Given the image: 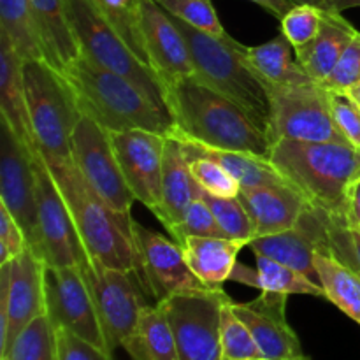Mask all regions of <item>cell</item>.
<instances>
[{
	"instance_id": "5b68a950",
	"label": "cell",
	"mask_w": 360,
	"mask_h": 360,
	"mask_svg": "<svg viewBox=\"0 0 360 360\" xmlns=\"http://www.w3.org/2000/svg\"><path fill=\"white\" fill-rule=\"evenodd\" d=\"M172 20L188 44L197 79L245 109L253 122L267 134L271 94L266 81L246 58V46L229 34L213 35L197 30L174 16Z\"/></svg>"
},
{
	"instance_id": "ffe728a7",
	"label": "cell",
	"mask_w": 360,
	"mask_h": 360,
	"mask_svg": "<svg viewBox=\"0 0 360 360\" xmlns=\"http://www.w3.org/2000/svg\"><path fill=\"white\" fill-rule=\"evenodd\" d=\"M287 297L276 292H260L253 301H232V308L252 330L264 359L309 360L287 320Z\"/></svg>"
},
{
	"instance_id": "7c38bea8",
	"label": "cell",
	"mask_w": 360,
	"mask_h": 360,
	"mask_svg": "<svg viewBox=\"0 0 360 360\" xmlns=\"http://www.w3.org/2000/svg\"><path fill=\"white\" fill-rule=\"evenodd\" d=\"M70 160L84 181L116 211L129 213L136 197L130 192L116 158L111 134L83 115L70 139Z\"/></svg>"
},
{
	"instance_id": "8fae6325",
	"label": "cell",
	"mask_w": 360,
	"mask_h": 360,
	"mask_svg": "<svg viewBox=\"0 0 360 360\" xmlns=\"http://www.w3.org/2000/svg\"><path fill=\"white\" fill-rule=\"evenodd\" d=\"M44 267L28 245L0 266V357L9 352L25 327L46 315Z\"/></svg>"
},
{
	"instance_id": "e575fe53",
	"label": "cell",
	"mask_w": 360,
	"mask_h": 360,
	"mask_svg": "<svg viewBox=\"0 0 360 360\" xmlns=\"http://www.w3.org/2000/svg\"><path fill=\"white\" fill-rule=\"evenodd\" d=\"M220 343L224 360H260L264 359L252 330L236 315L232 299L221 308Z\"/></svg>"
},
{
	"instance_id": "d6986e66",
	"label": "cell",
	"mask_w": 360,
	"mask_h": 360,
	"mask_svg": "<svg viewBox=\"0 0 360 360\" xmlns=\"http://www.w3.org/2000/svg\"><path fill=\"white\" fill-rule=\"evenodd\" d=\"M141 28L148 62L162 88L195 76L190 48L171 14L155 0H141Z\"/></svg>"
},
{
	"instance_id": "277c9868",
	"label": "cell",
	"mask_w": 360,
	"mask_h": 360,
	"mask_svg": "<svg viewBox=\"0 0 360 360\" xmlns=\"http://www.w3.org/2000/svg\"><path fill=\"white\" fill-rule=\"evenodd\" d=\"M271 164L309 204L347 217L348 192L360 176V150L348 143L276 141Z\"/></svg>"
},
{
	"instance_id": "ab89813d",
	"label": "cell",
	"mask_w": 360,
	"mask_h": 360,
	"mask_svg": "<svg viewBox=\"0 0 360 360\" xmlns=\"http://www.w3.org/2000/svg\"><path fill=\"white\" fill-rule=\"evenodd\" d=\"M167 232L176 243H181L186 238H225L213 211L199 195L190 204L181 221Z\"/></svg>"
},
{
	"instance_id": "e0dca14e",
	"label": "cell",
	"mask_w": 360,
	"mask_h": 360,
	"mask_svg": "<svg viewBox=\"0 0 360 360\" xmlns=\"http://www.w3.org/2000/svg\"><path fill=\"white\" fill-rule=\"evenodd\" d=\"M109 134L130 192L155 213L162 202V165L167 136L150 130Z\"/></svg>"
},
{
	"instance_id": "bcb514c9",
	"label": "cell",
	"mask_w": 360,
	"mask_h": 360,
	"mask_svg": "<svg viewBox=\"0 0 360 360\" xmlns=\"http://www.w3.org/2000/svg\"><path fill=\"white\" fill-rule=\"evenodd\" d=\"M347 218L348 224L354 225V227H360V176L355 179L350 192H348Z\"/></svg>"
},
{
	"instance_id": "ee69618b",
	"label": "cell",
	"mask_w": 360,
	"mask_h": 360,
	"mask_svg": "<svg viewBox=\"0 0 360 360\" xmlns=\"http://www.w3.org/2000/svg\"><path fill=\"white\" fill-rule=\"evenodd\" d=\"M58 360H115V354L105 352L65 329H55Z\"/></svg>"
},
{
	"instance_id": "f1b7e54d",
	"label": "cell",
	"mask_w": 360,
	"mask_h": 360,
	"mask_svg": "<svg viewBox=\"0 0 360 360\" xmlns=\"http://www.w3.org/2000/svg\"><path fill=\"white\" fill-rule=\"evenodd\" d=\"M246 58L252 63L259 76L269 86H288V84H302L313 81L308 76L297 56L294 58L295 49L283 34L260 46H246Z\"/></svg>"
},
{
	"instance_id": "d590c367",
	"label": "cell",
	"mask_w": 360,
	"mask_h": 360,
	"mask_svg": "<svg viewBox=\"0 0 360 360\" xmlns=\"http://www.w3.org/2000/svg\"><path fill=\"white\" fill-rule=\"evenodd\" d=\"M197 195L210 206L217 218L218 225L224 231L225 238L231 239H243V241L252 243L253 236V224L250 218L248 211L245 210L241 200L238 197H218L204 192L199 188Z\"/></svg>"
},
{
	"instance_id": "f35d334b",
	"label": "cell",
	"mask_w": 360,
	"mask_h": 360,
	"mask_svg": "<svg viewBox=\"0 0 360 360\" xmlns=\"http://www.w3.org/2000/svg\"><path fill=\"white\" fill-rule=\"evenodd\" d=\"M186 157V155H185ZM193 179L200 190L218 197H238L241 185L220 164L206 157H186Z\"/></svg>"
},
{
	"instance_id": "11a10c76",
	"label": "cell",
	"mask_w": 360,
	"mask_h": 360,
	"mask_svg": "<svg viewBox=\"0 0 360 360\" xmlns=\"http://www.w3.org/2000/svg\"><path fill=\"white\" fill-rule=\"evenodd\" d=\"M359 229H360V227H359Z\"/></svg>"
},
{
	"instance_id": "ba28073f",
	"label": "cell",
	"mask_w": 360,
	"mask_h": 360,
	"mask_svg": "<svg viewBox=\"0 0 360 360\" xmlns=\"http://www.w3.org/2000/svg\"><path fill=\"white\" fill-rule=\"evenodd\" d=\"M271 120L267 137L276 141L347 143L330 115L329 90L309 81L288 86H269Z\"/></svg>"
},
{
	"instance_id": "4316f807",
	"label": "cell",
	"mask_w": 360,
	"mask_h": 360,
	"mask_svg": "<svg viewBox=\"0 0 360 360\" xmlns=\"http://www.w3.org/2000/svg\"><path fill=\"white\" fill-rule=\"evenodd\" d=\"M181 141L183 151L186 157H206L220 164L225 171L231 172L241 188H253V186L266 185H281L288 183L280 172L274 169L269 158H260L252 153H243L234 150H221V148L207 146V144L197 143V141L186 139V137L169 134ZM290 185V183H288Z\"/></svg>"
},
{
	"instance_id": "2e32d148",
	"label": "cell",
	"mask_w": 360,
	"mask_h": 360,
	"mask_svg": "<svg viewBox=\"0 0 360 360\" xmlns=\"http://www.w3.org/2000/svg\"><path fill=\"white\" fill-rule=\"evenodd\" d=\"M134 241L137 250L136 276L143 288L155 299V304L171 295L207 288L192 273L183 250L174 239L150 231L134 220Z\"/></svg>"
},
{
	"instance_id": "3957f363",
	"label": "cell",
	"mask_w": 360,
	"mask_h": 360,
	"mask_svg": "<svg viewBox=\"0 0 360 360\" xmlns=\"http://www.w3.org/2000/svg\"><path fill=\"white\" fill-rule=\"evenodd\" d=\"M69 206L81 243L91 260L136 273L137 250L132 231V211L109 206L81 176L72 160L44 158Z\"/></svg>"
},
{
	"instance_id": "484cf974",
	"label": "cell",
	"mask_w": 360,
	"mask_h": 360,
	"mask_svg": "<svg viewBox=\"0 0 360 360\" xmlns=\"http://www.w3.org/2000/svg\"><path fill=\"white\" fill-rule=\"evenodd\" d=\"M30 6L44 60L63 72L81 55L69 23L65 0H30Z\"/></svg>"
},
{
	"instance_id": "d6a6232c",
	"label": "cell",
	"mask_w": 360,
	"mask_h": 360,
	"mask_svg": "<svg viewBox=\"0 0 360 360\" xmlns=\"http://www.w3.org/2000/svg\"><path fill=\"white\" fill-rule=\"evenodd\" d=\"M97 7L102 11L109 23L115 27L120 37L127 42L134 55L146 63L148 62L146 49L143 42V28H141V0H97Z\"/></svg>"
},
{
	"instance_id": "db71d44e",
	"label": "cell",
	"mask_w": 360,
	"mask_h": 360,
	"mask_svg": "<svg viewBox=\"0 0 360 360\" xmlns=\"http://www.w3.org/2000/svg\"><path fill=\"white\" fill-rule=\"evenodd\" d=\"M94 2H97V0H94Z\"/></svg>"
},
{
	"instance_id": "60d3db41",
	"label": "cell",
	"mask_w": 360,
	"mask_h": 360,
	"mask_svg": "<svg viewBox=\"0 0 360 360\" xmlns=\"http://www.w3.org/2000/svg\"><path fill=\"white\" fill-rule=\"evenodd\" d=\"M329 239L330 255L347 264L360 276V229L348 224L347 217L329 214Z\"/></svg>"
},
{
	"instance_id": "52a82bcc",
	"label": "cell",
	"mask_w": 360,
	"mask_h": 360,
	"mask_svg": "<svg viewBox=\"0 0 360 360\" xmlns=\"http://www.w3.org/2000/svg\"><path fill=\"white\" fill-rule=\"evenodd\" d=\"M69 23L81 55L132 81L158 105L167 109L164 88L153 69L141 62L120 37L94 0H65Z\"/></svg>"
},
{
	"instance_id": "1f68e13d",
	"label": "cell",
	"mask_w": 360,
	"mask_h": 360,
	"mask_svg": "<svg viewBox=\"0 0 360 360\" xmlns=\"http://www.w3.org/2000/svg\"><path fill=\"white\" fill-rule=\"evenodd\" d=\"M0 34L9 39L23 60H44L30 0H0Z\"/></svg>"
},
{
	"instance_id": "7bdbcfd3",
	"label": "cell",
	"mask_w": 360,
	"mask_h": 360,
	"mask_svg": "<svg viewBox=\"0 0 360 360\" xmlns=\"http://www.w3.org/2000/svg\"><path fill=\"white\" fill-rule=\"evenodd\" d=\"M360 83V32H357L343 56L338 62L336 69L323 83L329 90H352Z\"/></svg>"
},
{
	"instance_id": "d4e9b609",
	"label": "cell",
	"mask_w": 360,
	"mask_h": 360,
	"mask_svg": "<svg viewBox=\"0 0 360 360\" xmlns=\"http://www.w3.org/2000/svg\"><path fill=\"white\" fill-rule=\"evenodd\" d=\"M357 32V28L347 18H343V13L326 11L319 35L306 48L295 51V56L308 76L316 83L323 84L336 69L345 49Z\"/></svg>"
},
{
	"instance_id": "681fc988",
	"label": "cell",
	"mask_w": 360,
	"mask_h": 360,
	"mask_svg": "<svg viewBox=\"0 0 360 360\" xmlns=\"http://www.w3.org/2000/svg\"><path fill=\"white\" fill-rule=\"evenodd\" d=\"M295 4H311V6L320 7V9L330 11V0H294Z\"/></svg>"
},
{
	"instance_id": "7402d4cb",
	"label": "cell",
	"mask_w": 360,
	"mask_h": 360,
	"mask_svg": "<svg viewBox=\"0 0 360 360\" xmlns=\"http://www.w3.org/2000/svg\"><path fill=\"white\" fill-rule=\"evenodd\" d=\"M197 193L199 185L190 171L181 141L167 136L162 165V202L153 214L167 231H171L185 217L190 204L197 199Z\"/></svg>"
},
{
	"instance_id": "603a6c76",
	"label": "cell",
	"mask_w": 360,
	"mask_h": 360,
	"mask_svg": "<svg viewBox=\"0 0 360 360\" xmlns=\"http://www.w3.org/2000/svg\"><path fill=\"white\" fill-rule=\"evenodd\" d=\"M23 63V56L6 35L0 34V115L18 139L23 141L30 150L39 151L28 115Z\"/></svg>"
},
{
	"instance_id": "836d02e7",
	"label": "cell",
	"mask_w": 360,
	"mask_h": 360,
	"mask_svg": "<svg viewBox=\"0 0 360 360\" xmlns=\"http://www.w3.org/2000/svg\"><path fill=\"white\" fill-rule=\"evenodd\" d=\"M4 357L9 360H58L55 327L48 315L39 316L25 327Z\"/></svg>"
},
{
	"instance_id": "f6af8a7d",
	"label": "cell",
	"mask_w": 360,
	"mask_h": 360,
	"mask_svg": "<svg viewBox=\"0 0 360 360\" xmlns=\"http://www.w3.org/2000/svg\"><path fill=\"white\" fill-rule=\"evenodd\" d=\"M27 245L28 243L21 225L0 202V266L20 255L27 248Z\"/></svg>"
},
{
	"instance_id": "cb8c5ba5",
	"label": "cell",
	"mask_w": 360,
	"mask_h": 360,
	"mask_svg": "<svg viewBox=\"0 0 360 360\" xmlns=\"http://www.w3.org/2000/svg\"><path fill=\"white\" fill-rule=\"evenodd\" d=\"M186 264L207 288H224L238 266V255L248 241L231 238H186L178 243Z\"/></svg>"
},
{
	"instance_id": "7dc6e473",
	"label": "cell",
	"mask_w": 360,
	"mask_h": 360,
	"mask_svg": "<svg viewBox=\"0 0 360 360\" xmlns=\"http://www.w3.org/2000/svg\"><path fill=\"white\" fill-rule=\"evenodd\" d=\"M250 2L260 6L262 9H266L267 13L273 14L274 18H278V20H281V18L295 6L294 0H250Z\"/></svg>"
},
{
	"instance_id": "7a4b0ae2",
	"label": "cell",
	"mask_w": 360,
	"mask_h": 360,
	"mask_svg": "<svg viewBox=\"0 0 360 360\" xmlns=\"http://www.w3.org/2000/svg\"><path fill=\"white\" fill-rule=\"evenodd\" d=\"M63 76L72 86L83 115L108 132L150 130L169 136L174 129L171 111L151 101L137 84L79 55Z\"/></svg>"
},
{
	"instance_id": "30bf717a",
	"label": "cell",
	"mask_w": 360,
	"mask_h": 360,
	"mask_svg": "<svg viewBox=\"0 0 360 360\" xmlns=\"http://www.w3.org/2000/svg\"><path fill=\"white\" fill-rule=\"evenodd\" d=\"M81 269L90 288L109 352L115 354L134 334L141 311L146 306L141 294L143 285H139V278L134 276L136 273L132 271L112 269L97 260L88 259L81 264Z\"/></svg>"
},
{
	"instance_id": "8992f818",
	"label": "cell",
	"mask_w": 360,
	"mask_h": 360,
	"mask_svg": "<svg viewBox=\"0 0 360 360\" xmlns=\"http://www.w3.org/2000/svg\"><path fill=\"white\" fill-rule=\"evenodd\" d=\"M23 79L39 151L44 158L70 160V139L83 116L72 86L46 60H25Z\"/></svg>"
},
{
	"instance_id": "b9f144b4",
	"label": "cell",
	"mask_w": 360,
	"mask_h": 360,
	"mask_svg": "<svg viewBox=\"0 0 360 360\" xmlns=\"http://www.w3.org/2000/svg\"><path fill=\"white\" fill-rule=\"evenodd\" d=\"M329 105L343 139L360 150V105L357 101L348 90H329Z\"/></svg>"
},
{
	"instance_id": "f5cc1de1",
	"label": "cell",
	"mask_w": 360,
	"mask_h": 360,
	"mask_svg": "<svg viewBox=\"0 0 360 360\" xmlns=\"http://www.w3.org/2000/svg\"><path fill=\"white\" fill-rule=\"evenodd\" d=\"M260 360H269V359H260Z\"/></svg>"
},
{
	"instance_id": "f546056e",
	"label": "cell",
	"mask_w": 360,
	"mask_h": 360,
	"mask_svg": "<svg viewBox=\"0 0 360 360\" xmlns=\"http://www.w3.org/2000/svg\"><path fill=\"white\" fill-rule=\"evenodd\" d=\"M132 360H179L174 334L158 304H146L132 336L123 343Z\"/></svg>"
},
{
	"instance_id": "9c48e42d",
	"label": "cell",
	"mask_w": 360,
	"mask_h": 360,
	"mask_svg": "<svg viewBox=\"0 0 360 360\" xmlns=\"http://www.w3.org/2000/svg\"><path fill=\"white\" fill-rule=\"evenodd\" d=\"M224 288H199L157 302L178 347L179 360H224L220 343Z\"/></svg>"
},
{
	"instance_id": "5bb4252c",
	"label": "cell",
	"mask_w": 360,
	"mask_h": 360,
	"mask_svg": "<svg viewBox=\"0 0 360 360\" xmlns=\"http://www.w3.org/2000/svg\"><path fill=\"white\" fill-rule=\"evenodd\" d=\"M30 150L6 122L0 123V202L21 225L28 246L39 255L37 186H35L34 157Z\"/></svg>"
},
{
	"instance_id": "9a60e30c",
	"label": "cell",
	"mask_w": 360,
	"mask_h": 360,
	"mask_svg": "<svg viewBox=\"0 0 360 360\" xmlns=\"http://www.w3.org/2000/svg\"><path fill=\"white\" fill-rule=\"evenodd\" d=\"M44 297L46 315L55 329L69 330L81 340L109 352L81 266H46Z\"/></svg>"
},
{
	"instance_id": "44dd1931",
	"label": "cell",
	"mask_w": 360,
	"mask_h": 360,
	"mask_svg": "<svg viewBox=\"0 0 360 360\" xmlns=\"http://www.w3.org/2000/svg\"><path fill=\"white\" fill-rule=\"evenodd\" d=\"M238 199L252 218L255 238L288 231L311 206L309 200L288 183L241 188Z\"/></svg>"
},
{
	"instance_id": "6da1fadb",
	"label": "cell",
	"mask_w": 360,
	"mask_h": 360,
	"mask_svg": "<svg viewBox=\"0 0 360 360\" xmlns=\"http://www.w3.org/2000/svg\"><path fill=\"white\" fill-rule=\"evenodd\" d=\"M164 97L174 118L171 134L207 146L269 158L273 144L252 116L195 76L167 86Z\"/></svg>"
},
{
	"instance_id": "816d5d0a",
	"label": "cell",
	"mask_w": 360,
	"mask_h": 360,
	"mask_svg": "<svg viewBox=\"0 0 360 360\" xmlns=\"http://www.w3.org/2000/svg\"><path fill=\"white\" fill-rule=\"evenodd\" d=\"M0 360H9V359H6V357H2V359H0Z\"/></svg>"
},
{
	"instance_id": "f907efd6",
	"label": "cell",
	"mask_w": 360,
	"mask_h": 360,
	"mask_svg": "<svg viewBox=\"0 0 360 360\" xmlns=\"http://www.w3.org/2000/svg\"><path fill=\"white\" fill-rule=\"evenodd\" d=\"M352 94V97L355 98V101H357V104L360 105V83L357 84V86H354L352 88V90H348Z\"/></svg>"
},
{
	"instance_id": "4dcf8cb0",
	"label": "cell",
	"mask_w": 360,
	"mask_h": 360,
	"mask_svg": "<svg viewBox=\"0 0 360 360\" xmlns=\"http://www.w3.org/2000/svg\"><path fill=\"white\" fill-rule=\"evenodd\" d=\"M315 267L319 283L327 301L360 326V276L330 253H316Z\"/></svg>"
},
{
	"instance_id": "83f0119b",
	"label": "cell",
	"mask_w": 360,
	"mask_h": 360,
	"mask_svg": "<svg viewBox=\"0 0 360 360\" xmlns=\"http://www.w3.org/2000/svg\"><path fill=\"white\" fill-rule=\"evenodd\" d=\"M255 273L248 267L238 264L231 280L259 288L260 292H276V294L285 295H311V297L326 299V292H323L322 285L313 281L311 278H308L301 271L294 269L287 264L278 262L274 259H269V257L255 255Z\"/></svg>"
},
{
	"instance_id": "ac0fdd59",
	"label": "cell",
	"mask_w": 360,
	"mask_h": 360,
	"mask_svg": "<svg viewBox=\"0 0 360 360\" xmlns=\"http://www.w3.org/2000/svg\"><path fill=\"white\" fill-rule=\"evenodd\" d=\"M248 246L253 255H264L287 264L319 283L315 255L330 253L329 213L309 206L292 229L252 239Z\"/></svg>"
},
{
	"instance_id": "4fadbf2b",
	"label": "cell",
	"mask_w": 360,
	"mask_h": 360,
	"mask_svg": "<svg viewBox=\"0 0 360 360\" xmlns=\"http://www.w3.org/2000/svg\"><path fill=\"white\" fill-rule=\"evenodd\" d=\"M35 186H37V214L41 250L39 257L46 266H81L88 257L74 225L69 206L46 164L41 151L34 157Z\"/></svg>"
},
{
	"instance_id": "74e56055",
	"label": "cell",
	"mask_w": 360,
	"mask_h": 360,
	"mask_svg": "<svg viewBox=\"0 0 360 360\" xmlns=\"http://www.w3.org/2000/svg\"><path fill=\"white\" fill-rule=\"evenodd\" d=\"M155 2L160 4L169 14L197 30L213 35L227 34L211 0H155Z\"/></svg>"
},
{
	"instance_id": "8d00e7d4",
	"label": "cell",
	"mask_w": 360,
	"mask_h": 360,
	"mask_svg": "<svg viewBox=\"0 0 360 360\" xmlns=\"http://www.w3.org/2000/svg\"><path fill=\"white\" fill-rule=\"evenodd\" d=\"M326 9L311 6V4H295L283 18L280 30L288 39L295 51L306 48L319 35L323 23Z\"/></svg>"
},
{
	"instance_id": "c3c4849f",
	"label": "cell",
	"mask_w": 360,
	"mask_h": 360,
	"mask_svg": "<svg viewBox=\"0 0 360 360\" xmlns=\"http://www.w3.org/2000/svg\"><path fill=\"white\" fill-rule=\"evenodd\" d=\"M354 7H360V0H330V11H336V13H343Z\"/></svg>"
}]
</instances>
